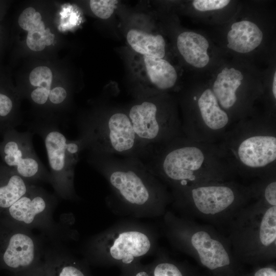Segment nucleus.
<instances>
[{"label": "nucleus", "instance_id": "473e14b6", "mask_svg": "<svg viewBox=\"0 0 276 276\" xmlns=\"http://www.w3.org/2000/svg\"><path fill=\"white\" fill-rule=\"evenodd\" d=\"M254 276H276V271L270 267L262 268L257 271Z\"/></svg>", "mask_w": 276, "mask_h": 276}, {"label": "nucleus", "instance_id": "7c9ffc66", "mask_svg": "<svg viewBox=\"0 0 276 276\" xmlns=\"http://www.w3.org/2000/svg\"><path fill=\"white\" fill-rule=\"evenodd\" d=\"M50 91L45 88H36L31 93V98L35 103L44 105L48 101Z\"/></svg>", "mask_w": 276, "mask_h": 276}, {"label": "nucleus", "instance_id": "f03ea898", "mask_svg": "<svg viewBox=\"0 0 276 276\" xmlns=\"http://www.w3.org/2000/svg\"><path fill=\"white\" fill-rule=\"evenodd\" d=\"M270 1H241L235 15L209 35L227 58L267 65L276 59V14Z\"/></svg>", "mask_w": 276, "mask_h": 276}, {"label": "nucleus", "instance_id": "f8f14e48", "mask_svg": "<svg viewBox=\"0 0 276 276\" xmlns=\"http://www.w3.org/2000/svg\"><path fill=\"white\" fill-rule=\"evenodd\" d=\"M189 198L203 214L214 215L221 212L240 199L249 194L250 190L231 182L215 181L177 189Z\"/></svg>", "mask_w": 276, "mask_h": 276}, {"label": "nucleus", "instance_id": "20e7f679", "mask_svg": "<svg viewBox=\"0 0 276 276\" xmlns=\"http://www.w3.org/2000/svg\"><path fill=\"white\" fill-rule=\"evenodd\" d=\"M208 79L218 104L234 123L260 111L257 105L262 94L263 72L258 66L227 58Z\"/></svg>", "mask_w": 276, "mask_h": 276}, {"label": "nucleus", "instance_id": "393cba45", "mask_svg": "<svg viewBox=\"0 0 276 276\" xmlns=\"http://www.w3.org/2000/svg\"><path fill=\"white\" fill-rule=\"evenodd\" d=\"M43 267L47 276H88L84 269L72 261L59 260Z\"/></svg>", "mask_w": 276, "mask_h": 276}, {"label": "nucleus", "instance_id": "423d86ee", "mask_svg": "<svg viewBox=\"0 0 276 276\" xmlns=\"http://www.w3.org/2000/svg\"><path fill=\"white\" fill-rule=\"evenodd\" d=\"M180 102L182 133L194 141L218 144L234 124L218 104L208 77L194 76Z\"/></svg>", "mask_w": 276, "mask_h": 276}, {"label": "nucleus", "instance_id": "a878e982", "mask_svg": "<svg viewBox=\"0 0 276 276\" xmlns=\"http://www.w3.org/2000/svg\"><path fill=\"white\" fill-rule=\"evenodd\" d=\"M261 244L267 246L276 239V206H271L265 212L262 218L259 230Z\"/></svg>", "mask_w": 276, "mask_h": 276}, {"label": "nucleus", "instance_id": "a211bd4d", "mask_svg": "<svg viewBox=\"0 0 276 276\" xmlns=\"http://www.w3.org/2000/svg\"><path fill=\"white\" fill-rule=\"evenodd\" d=\"M18 22L21 28L28 31L26 43L31 50L40 51L53 43L54 34L45 28L40 13L34 8H26L20 14Z\"/></svg>", "mask_w": 276, "mask_h": 276}, {"label": "nucleus", "instance_id": "9b49d317", "mask_svg": "<svg viewBox=\"0 0 276 276\" xmlns=\"http://www.w3.org/2000/svg\"><path fill=\"white\" fill-rule=\"evenodd\" d=\"M30 130L19 132L15 128L7 131L0 142V156L5 165L14 169L28 182L44 180L50 182V174L34 149Z\"/></svg>", "mask_w": 276, "mask_h": 276}, {"label": "nucleus", "instance_id": "ddd939ff", "mask_svg": "<svg viewBox=\"0 0 276 276\" xmlns=\"http://www.w3.org/2000/svg\"><path fill=\"white\" fill-rule=\"evenodd\" d=\"M103 247L108 261L122 266L125 271L138 265V259L146 255L151 246L148 236L142 232L126 230L107 236Z\"/></svg>", "mask_w": 276, "mask_h": 276}, {"label": "nucleus", "instance_id": "1a4fd4ad", "mask_svg": "<svg viewBox=\"0 0 276 276\" xmlns=\"http://www.w3.org/2000/svg\"><path fill=\"white\" fill-rule=\"evenodd\" d=\"M33 133L43 140L50 168V182L59 196L66 199L75 196L74 186L76 165L66 151L67 139L55 123L45 122L31 125Z\"/></svg>", "mask_w": 276, "mask_h": 276}, {"label": "nucleus", "instance_id": "cd10ccee", "mask_svg": "<svg viewBox=\"0 0 276 276\" xmlns=\"http://www.w3.org/2000/svg\"><path fill=\"white\" fill-rule=\"evenodd\" d=\"M118 3V1L116 0H91L89 6L96 16L106 19L113 14Z\"/></svg>", "mask_w": 276, "mask_h": 276}, {"label": "nucleus", "instance_id": "6ab92c4d", "mask_svg": "<svg viewBox=\"0 0 276 276\" xmlns=\"http://www.w3.org/2000/svg\"><path fill=\"white\" fill-rule=\"evenodd\" d=\"M191 244L197 251L203 265L213 270L230 263L228 254L219 241L204 231H198L191 237Z\"/></svg>", "mask_w": 276, "mask_h": 276}, {"label": "nucleus", "instance_id": "5701e85b", "mask_svg": "<svg viewBox=\"0 0 276 276\" xmlns=\"http://www.w3.org/2000/svg\"><path fill=\"white\" fill-rule=\"evenodd\" d=\"M20 123L16 113L15 99L8 91L0 88V136L15 128Z\"/></svg>", "mask_w": 276, "mask_h": 276}, {"label": "nucleus", "instance_id": "6e6552de", "mask_svg": "<svg viewBox=\"0 0 276 276\" xmlns=\"http://www.w3.org/2000/svg\"><path fill=\"white\" fill-rule=\"evenodd\" d=\"M128 115L137 139L147 148L183 135L177 103L168 93L133 105Z\"/></svg>", "mask_w": 276, "mask_h": 276}, {"label": "nucleus", "instance_id": "0eeeda50", "mask_svg": "<svg viewBox=\"0 0 276 276\" xmlns=\"http://www.w3.org/2000/svg\"><path fill=\"white\" fill-rule=\"evenodd\" d=\"M78 125L82 150L101 154L120 155L139 158L147 148L137 139L128 114L115 112L83 120Z\"/></svg>", "mask_w": 276, "mask_h": 276}, {"label": "nucleus", "instance_id": "bb28decb", "mask_svg": "<svg viewBox=\"0 0 276 276\" xmlns=\"http://www.w3.org/2000/svg\"><path fill=\"white\" fill-rule=\"evenodd\" d=\"M53 75L50 68L40 66L34 68L30 73V84L37 88H45L51 90Z\"/></svg>", "mask_w": 276, "mask_h": 276}, {"label": "nucleus", "instance_id": "2eb2a0df", "mask_svg": "<svg viewBox=\"0 0 276 276\" xmlns=\"http://www.w3.org/2000/svg\"><path fill=\"white\" fill-rule=\"evenodd\" d=\"M241 1L191 0L182 2V11L195 21L218 26L228 21L238 11Z\"/></svg>", "mask_w": 276, "mask_h": 276}, {"label": "nucleus", "instance_id": "c756f323", "mask_svg": "<svg viewBox=\"0 0 276 276\" xmlns=\"http://www.w3.org/2000/svg\"><path fill=\"white\" fill-rule=\"evenodd\" d=\"M67 97L65 89L61 86H56L51 89L48 100L54 105L62 104Z\"/></svg>", "mask_w": 276, "mask_h": 276}, {"label": "nucleus", "instance_id": "b1692460", "mask_svg": "<svg viewBox=\"0 0 276 276\" xmlns=\"http://www.w3.org/2000/svg\"><path fill=\"white\" fill-rule=\"evenodd\" d=\"M124 276H183V274L175 265L161 262L145 267L138 265L126 271Z\"/></svg>", "mask_w": 276, "mask_h": 276}, {"label": "nucleus", "instance_id": "2f4dec72", "mask_svg": "<svg viewBox=\"0 0 276 276\" xmlns=\"http://www.w3.org/2000/svg\"><path fill=\"white\" fill-rule=\"evenodd\" d=\"M21 276H47L43 266H36L21 272Z\"/></svg>", "mask_w": 276, "mask_h": 276}, {"label": "nucleus", "instance_id": "dca6fc26", "mask_svg": "<svg viewBox=\"0 0 276 276\" xmlns=\"http://www.w3.org/2000/svg\"><path fill=\"white\" fill-rule=\"evenodd\" d=\"M37 258L36 241L30 234L22 229L10 237L3 256L6 266L21 272L37 266Z\"/></svg>", "mask_w": 276, "mask_h": 276}, {"label": "nucleus", "instance_id": "7ed1b4c3", "mask_svg": "<svg viewBox=\"0 0 276 276\" xmlns=\"http://www.w3.org/2000/svg\"><path fill=\"white\" fill-rule=\"evenodd\" d=\"M236 174L263 175L276 169V115L259 111L235 123L218 143Z\"/></svg>", "mask_w": 276, "mask_h": 276}, {"label": "nucleus", "instance_id": "39448f33", "mask_svg": "<svg viewBox=\"0 0 276 276\" xmlns=\"http://www.w3.org/2000/svg\"><path fill=\"white\" fill-rule=\"evenodd\" d=\"M89 154L88 163L105 176L113 192L126 204L143 208L151 205L163 197L157 177L140 158Z\"/></svg>", "mask_w": 276, "mask_h": 276}, {"label": "nucleus", "instance_id": "f3484780", "mask_svg": "<svg viewBox=\"0 0 276 276\" xmlns=\"http://www.w3.org/2000/svg\"><path fill=\"white\" fill-rule=\"evenodd\" d=\"M144 71L149 85L156 93L176 89L179 81V70L168 58L143 56Z\"/></svg>", "mask_w": 276, "mask_h": 276}, {"label": "nucleus", "instance_id": "aec40b11", "mask_svg": "<svg viewBox=\"0 0 276 276\" xmlns=\"http://www.w3.org/2000/svg\"><path fill=\"white\" fill-rule=\"evenodd\" d=\"M33 185L14 169L0 163V208L8 209L26 194Z\"/></svg>", "mask_w": 276, "mask_h": 276}, {"label": "nucleus", "instance_id": "c85d7f7f", "mask_svg": "<svg viewBox=\"0 0 276 276\" xmlns=\"http://www.w3.org/2000/svg\"><path fill=\"white\" fill-rule=\"evenodd\" d=\"M275 174L269 179L263 189V196L265 200L271 206H276V181Z\"/></svg>", "mask_w": 276, "mask_h": 276}, {"label": "nucleus", "instance_id": "4be33fe9", "mask_svg": "<svg viewBox=\"0 0 276 276\" xmlns=\"http://www.w3.org/2000/svg\"><path fill=\"white\" fill-rule=\"evenodd\" d=\"M263 72V91L260 101L261 111L276 115V59L269 62Z\"/></svg>", "mask_w": 276, "mask_h": 276}, {"label": "nucleus", "instance_id": "412c9836", "mask_svg": "<svg viewBox=\"0 0 276 276\" xmlns=\"http://www.w3.org/2000/svg\"><path fill=\"white\" fill-rule=\"evenodd\" d=\"M126 39L131 48L143 56L168 58V44L160 34H149L132 29L128 31Z\"/></svg>", "mask_w": 276, "mask_h": 276}, {"label": "nucleus", "instance_id": "9d476101", "mask_svg": "<svg viewBox=\"0 0 276 276\" xmlns=\"http://www.w3.org/2000/svg\"><path fill=\"white\" fill-rule=\"evenodd\" d=\"M177 31L174 34L176 54L194 76L208 77L227 58L209 34L190 29Z\"/></svg>", "mask_w": 276, "mask_h": 276}, {"label": "nucleus", "instance_id": "f257e3e1", "mask_svg": "<svg viewBox=\"0 0 276 276\" xmlns=\"http://www.w3.org/2000/svg\"><path fill=\"white\" fill-rule=\"evenodd\" d=\"M145 164L157 177L176 189L215 181L236 174L226 152L218 144L197 142L184 135L150 146Z\"/></svg>", "mask_w": 276, "mask_h": 276}, {"label": "nucleus", "instance_id": "4468645a", "mask_svg": "<svg viewBox=\"0 0 276 276\" xmlns=\"http://www.w3.org/2000/svg\"><path fill=\"white\" fill-rule=\"evenodd\" d=\"M55 198L34 185L8 208L11 217L22 227L39 225L48 219Z\"/></svg>", "mask_w": 276, "mask_h": 276}]
</instances>
